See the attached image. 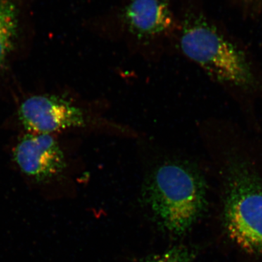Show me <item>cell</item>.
I'll return each instance as SVG.
<instances>
[{
	"instance_id": "cell-8",
	"label": "cell",
	"mask_w": 262,
	"mask_h": 262,
	"mask_svg": "<svg viewBox=\"0 0 262 262\" xmlns=\"http://www.w3.org/2000/svg\"><path fill=\"white\" fill-rule=\"evenodd\" d=\"M194 256V251L189 248L177 246L163 253L152 255L144 262H193Z\"/></svg>"
},
{
	"instance_id": "cell-4",
	"label": "cell",
	"mask_w": 262,
	"mask_h": 262,
	"mask_svg": "<svg viewBox=\"0 0 262 262\" xmlns=\"http://www.w3.org/2000/svg\"><path fill=\"white\" fill-rule=\"evenodd\" d=\"M19 119L31 134H50L83 127L84 112L71 101L56 96H34L20 105Z\"/></svg>"
},
{
	"instance_id": "cell-3",
	"label": "cell",
	"mask_w": 262,
	"mask_h": 262,
	"mask_svg": "<svg viewBox=\"0 0 262 262\" xmlns=\"http://www.w3.org/2000/svg\"><path fill=\"white\" fill-rule=\"evenodd\" d=\"M180 46L187 58L234 94L262 96V76L253 60L204 19L187 20Z\"/></svg>"
},
{
	"instance_id": "cell-2",
	"label": "cell",
	"mask_w": 262,
	"mask_h": 262,
	"mask_svg": "<svg viewBox=\"0 0 262 262\" xmlns=\"http://www.w3.org/2000/svg\"><path fill=\"white\" fill-rule=\"evenodd\" d=\"M142 199L162 231L182 236L206 213L208 184L196 165L182 160H166L148 176Z\"/></svg>"
},
{
	"instance_id": "cell-6",
	"label": "cell",
	"mask_w": 262,
	"mask_h": 262,
	"mask_svg": "<svg viewBox=\"0 0 262 262\" xmlns=\"http://www.w3.org/2000/svg\"><path fill=\"white\" fill-rule=\"evenodd\" d=\"M125 19L131 32L140 37L158 35L173 24L168 0H131Z\"/></svg>"
},
{
	"instance_id": "cell-5",
	"label": "cell",
	"mask_w": 262,
	"mask_h": 262,
	"mask_svg": "<svg viewBox=\"0 0 262 262\" xmlns=\"http://www.w3.org/2000/svg\"><path fill=\"white\" fill-rule=\"evenodd\" d=\"M13 157L25 175L39 182L55 178L66 168L61 146L50 134H29L15 146Z\"/></svg>"
},
{
	"instance_id": "cell-7",
	"label": "cell",
	"mask_w": 262,
	"mask_h": 262,
	"mask_svg": "<svg viewBox=\"0 0 262 262\" xmlns=\"http://www.w3.org/2000/svg\"><path fill=\"white\" fill-rule=\"evenodd\" d=\"M11 0H0V64L14 46L18 29V13Z\"/></svg>"
},
{
	"instance_id": "cell-1",
	"label": "cell",
	"mask_w": 262,
	"mask_h": 262,
	"mask_svg": "<svg viewBox=\"0 0 262 262\" xmlns=\"http://www.w3.org/2000/svg\"><path fill=\"white\" fill-rule=\"evenodd\" d=\"M221 173L220 224L234 262H262V171L236 149Z\"/></svg>"
}]
</instances>
